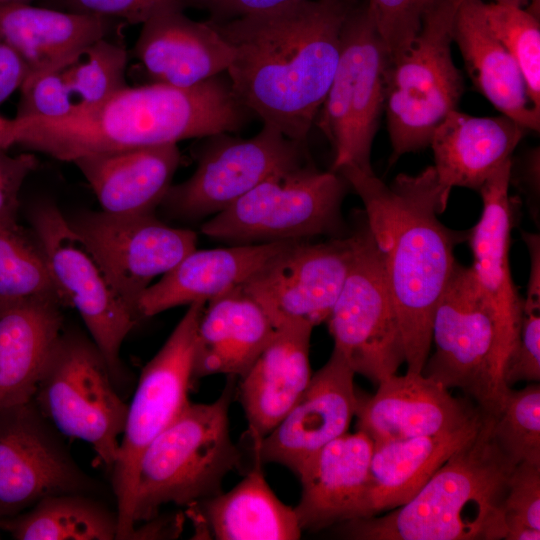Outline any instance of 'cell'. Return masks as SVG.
I'll list each match as a JSON object with an SVG mask.
<instances>
[{"label": "cell", "mask_w": 540, "mask_h": 540, "mask_svg": "<svg viewBox=\"0 0 540 540\" xmlns=\"http://www.w3.org/2000/svg\"><path fill=\"white\" fill-rule=\"evenodd\" d=\"M357 0H299L211 21L232 46L226 73L263 124L304 143L332 82L345 18Z\"/></svg>", "instance_id": "6da1fadb"}, {"label": "cell", "mask_w": 540, "mask_h": 540, "mask_svg": "<svg viewBox=\"0 0 540 540\" xmlns=\"http://www.w3.org/2000/svg\"><path fill=\"white\" fill-rule=\"evenodd\" d=\"M338 172L364 205L402 332L407 371L422 373L432 344L436 305L451 277L455 247L468 232L438 219L446 205L433 166L399 174L390 184L345 165Z\"/></svg>", "instance_id": "7a4b0ae2"}, {"label": "cell", "mask_w": 540, "mask_h": 540, "mask_svg": "<svg viewBox=\"0 0 540 540\" xmlns=\"http://www.w3.org/2000/svg\"><path fill=\"white\" fill-rule=\"evenodd\" d=\"M251 112L222 74L191 87L125 86L96 108L57 119H6L0 148L73 162L92 154L177 144L240 130Z\"/></svg>", "instance_id": "3957f363"}, {"label": "cell", "mask_w": 540, "mask_h": 540, "mask_svg": "<svg viewBox=\"0 0 540 540\" xmlns=\"http://www.w3.org/2000/svg\"><path fill=\"white\" fill-rule=\"evenodd\" d=\"M484 414L475 436L458 449L404 505L333 527L352 540H499L503 502L515 464Z\"/></svg>", "instance_id": "277c9868"}, {"label": "cell", "mask_w": 540, "mask_h": 540, "mask_svg": "<svg viewBox=\"0 0 540 540\" xmlns=\"http://www.w3.org/2000/svg\"><path fill=\"white\" fill-rule=\"evenodd\" d=\"M235 386V377L228 376L215 401L189 402L145 449L137 469L135 527L166 504L188 507L219 494L225 477L241 469L242 453L231 439L228 417Z\"/></svg>", "instance_id": "5b68a950"}, {"label": "cell", "mask_w": 540, "mask_h": 540, "mask_svg": "<svg viewBox=\"0 0 540 540\" xmlns=\"http://www.w3.org/2000/svg\"><path fill=\"white\" fill-rule=\"evenodd\" d=\"M517 335L471 268L456 263L434 311L435 351L422 374L462 390L482 413L495 417L510 390L503 372Z\"/></svg>", "instance_id": "8992f818"}, {"label": "cell", "mask_w": 540, "mask_h": 540, "mask_svg": "<svg viewBox=\"0 0 540 540\" xmlns=\"http://www.w3.org/2000/svg\"><path fill=\"white\" fill-rule=\"evenodd\" d=\"M461 0H433L414 38L388 56L385 104L392 158L426 148L435 128L456 109L464 85L452 58Z\"/></svg>", "instance_id": "52a82bcc"}, {"label": "cell", "mask_w": 540, "mask_h": 540, "mask_svg": "<svg viewBox=\"0 0 540 540\" xmlns=\"http://www.w3.org/2000/svg\"><path fill=\"white\" fill-rule=\"evenodd\" d=\"M32 400L58 432L90 444L98 460L112 470L128 404L90 336L63 330Z\"/></svg>", "instance_id": "ba28073f"}, {"label": "cell", "mask_w": 540, "mask_h": 540, "mask_svg": "<svg viewBox=\"0 0 540 540\" xmlns=\"http://www.w3.org/2000/svg\"><path fill=\"white\" fill-rule=\"evenodd\" d=\"M335 171L300 167L276 173L201 225L213 239L237 244L340 237L348 189Z\"/></svg>", "instance_id": "9c48e42d"}, {"label": "cell", "mask_w": 540, "mask_h": 540, "mask_svg": "<svg viewBox=\"0 0 540 540\" xmlns=\"http://www.w3.org/2000/svg\"><path fill=\"white\" fill-rule=\"evenodd\" d=\"M388 54L366 0L349 10L337 67L316 118L334 149L332 171L353 165L372 173V143L385 104Z\"/></svg>", "instance_id": "30bf717a"}, {"label": "cell", "mask_w": 540, "mask_h": 540, "mask_svg": "<svg viewBox=\"0 0 540 540\" xmlns=\"http://www.w3.org/2000/svg\"><path fill=\"white\" fill-rule=\"evenodd\" d=\"M205 302L188 305L165 343L143 367L127 407L112 490L119 520L118 540L131 539L140 458L149 444L183 411L192 384L196 331Z\"/></svg>", "instance_id": "8fae6325"}, {"label": "cell", "mask_w": 540, "mask_h": 540, "mask_svg": "<svg viewBox=\"0 0 540 540\" xmlns=\"http://www.w3.org/2000/svg\"><path fill=\"white\" fill-rule=\"evenodd\" d=\"M345 280L327 319L334 349L375 384L405 362L402 332L378 248L366 223L351 234Z\"/></svg>", "instance_id": "7c38bea8"}, {"label": "cell", "mask_w": 540, "mask_h": 540, "mask_svg": "<svg viewBox=\"0 0 540 540\" xmlns=\"http://www.w3.org/2000/svg\"><path fill=\"white\" fill-rule=\"evenodd\" d=\"M28 220L64 307L79 313L117 384L124 378L121 346L141 319L116 295L99 264L53 201L34 203Z\"/></svg>", "instance_id": "4fadbf2b"}, {"label": "cell", "mask_w": 540, "mask_h": 540, "mask_svg": "<svg viewBox=\"0 0 540 540\" xmlns=\"http://www.w3.org/2000/svg\"><path fill=\"white\" fill-rule=\"evenodd\" d=\"M187 180L171 185L160 203L176 220L196 221L213 216L236 202L268 177L303 164V143L263 124L249 139L213 136Z\"/></svg>", "instance_id": "5bb4252c"}, {"label": "cell", "mask_w": 540, "mask_h": 540, "mask_svg": "<svg viewBox=\"0 0 540 540\" xmlns=\"http://www.w3.org/2000/svg\"><path fill=\"white\" fill-rule=\"evenodd\" d=\"M67 217L121 301L140 319L141 295L158 275L197 248V234L170 226L154 214L115 216L83 210Z\"/></svg>", "instance_id": "9a60e30c"}, {"label": "cell", "mask_w": 540, "mask_h": 540, "mask_svg": "<svg viewBox=\"0 0 540 540\" xmlns=\"http://www.w3.org/2000/svg\"><path fill=\"white\" fill-rule=\"evenodd\" d=\"M33 400L0 410V519L61 493L99 496L101 486L73 459Z\"/></svg>", "instance_id": "2e32d148"}, {"label": "cell", "mask_w": 540, "mask_h": 540, "mask_svg": "<svg viewBox=\"0 0 540 540\" xmlns=\"http://www.w3.org/2000/svg\"><path fill=\"white\" fill-rule=\"evenodd\" d=\"M351 235L312 243H292L241 288L267 314L275 328L327 321L345 280Z\"/></svg>", "instance_id": "e0dca14e"}, {"label": "cell", "mask_w": 540, "mask_h": 540, "mask_svg": "<svg viewBox=\"0 0 540 540\" xmlns=\"http://www.w3.org/2000/svg\"><path fill=\"white\" fill-rule=\"evenodd\" d=\"M354 375L342 354L333 349L284 418L252 444L253 457L263 465L280 464L298 477L328 443L347 433L358 403Z\"/></svg>", "instance_id": "ac0fdd59"}, {"label": "cell", "mask_w": 540, "mask_h": 540, "mask_svg": "<svg viewBox=\"0 0 540 540\" xmlns=\"http://www.w3.org/2000/svg\"><path fill=\"white\" fill-rule=\"evenodd\" d=\"M127 51L99 39L52 67L30 74L20 87L15 119H57L90 111L127 86Z\"/></svg>", "instance_id": "d6986e66"}, {"label": "cell", "mask_w": 540, "mask_h": 540, "mask_svg": "<svg viewBox=\"0 0 540 540\" xmlns=\"http://www.w3.org/2000/svg\"><path fill=\"white\" fill-rule=\"evenodd\" d=\"M480 412L433 378L407 371L381 381L372 396L358 395L355 416L357 430L376 443L450 432Z\"/></svg>", "instance_id": "ffe728a7"}, {"label": "cell", "mask_w": 540, "mask_h": 540, "mask_svg": "<svg viewBox=\"0 0 540 540\" xmlns=\"http://www.w3.org/2000/svg\"><path fill=\"white\" fill-rule=\"evenodd\" d=\"M135 56L155 83L191 87L227 71L232 46L211 22H197L183 10L161 12L142 24Z\"/></svg>", "instance_id": "44dd1931"}, {"label": "cell", "mask_w": 540, "mask_h": 540, "mask_svg": "<svg viewBox=\"0 0 540 540\" xmlns=\"http://www.w3.org/2000/svg\"><path fill=\"white\" fill-rule=\"evenodd\" d=\"M313 326L296 322L275 329L271 340L240 377L239 399L251 444L258 443L284 418L306 389Z\"/></svg>", "instance_id": "7402d4cb"}, {"label": "cell", "mask_w": 540, "mask_h": 540, "mask_svg": "<svg viewBox=\"0 0 540 540\" xmlns=\"http://www.w3.org/2000/svg\"><path fill=\"white\" fill-rule=\"evenodd\" d=\"M296 240L197 248L151 284L139 299L141 318L168 309L218 298L242 286L270 260Z\"/></svg>", "instance_id": "603a6c76"}, {"label": "cell", "mask_w": 540, "mask_h": 540, "mask_svg": "<svg viewBox=\"0 0 540 540\" xmlns=\"http://www.w3.org/2000/svg\"><path fill=\"white\" fill-rule=\"evenodd\" d=\"M373 441L358 431L328 443L301 471V498L294 510L303 530L333 527L360 516Z\"/></svg>", "instance_id": "cb8c5ba5"}, {"label": "cell", "mask_w": 540, "mask_h": 540, "mask_svg": "<svg viewBox=\"0 0 540 540\" xmlns=\"http://www.w3.org/2000/svg\"><path fill=\"white\" fill-rule=\"evenodd\" d=\"M527 130L513 119L475 117L452 110L435 128L430 146L447 206L452 188L479 190L511 155Z\"/></svg>", "instance_id": "d4e9b609"}, {"label": "cell", "mask_w": 540, "mask_h": 540, "mask_svg": "<svg viewBox=\"0 0 540 540\" xmlns=\"http://www.w3.org/2000/svg\"><path fill=\"white\" fill-rule=\"evenodd\" d=\"M177 144L92 154L74 163L101 211L115 216L154 214L180 164Z\"/></svg>", "instance_id": "484cf974"}, {"label": "cell", "mask_w": 540, "mask_h": 540, "mask_svg": "<svg viewBox=\"0 0 540 540\" xmlns=\"http://www.w3.org/2000/svg\"><path fill=\"white\" fill-rule=\"evenodd\" d=\"M484 413L450 432L376 442L359 518L400 507L479 430ZM358 519V518H357Z\"/></svg>", "instance_id": "4316f807"}, {"label": "cell", "mask_w": 540, "mask_h": 540, "mask_svg": "<svg viewBox=\"0 0 540 540\" xmlns=\"http://www.w3.org/2000/svg\"><path fill=\"white\" fill-rule=\"evenodd\" d=\"M275 329L264 310L241 286L208 301L196 331L192 383L216 374L242 377Z\"/></svg>", "instance_id": "83f0119b"}, {"label": "cell", "mask_w": 540, "mask_h": 540, "mask_svg": "<svg viewBox=\"0 0 540 540\" xmlns=\"http://www.w3.org/2000/svg\"><path fill=\"white\" fill-rule=\"evenodd\" d=\"M62 307L47 298L0 303V410L32 400L64 330Z\"/></svg>", "instance_id": "f1b7e54d"}, {"label": "cell", "mask_w": 540, "mask_h": 540, "mask_svg": "<svg viewBox=\"0 0 540 540\" xmlns=\"http://www.w3.org/2000/svg\"><path fill=\"white\" fill-rule=\"evenodd\" d=\"M263 464L253 457L244 478L228 492L188 506L198 536L217 540H297L302 529L294 508L268 485Z\"/></svg>", "instance_id": "f546056e"}, {"label": "cell", "mask_w": 540, "mask_h": 540, "mask_svg": "<svg viewBox=\"0 0 540 540\" xmlns=\"http://www.w3.org/2000/svg\"><path fill=\"white\" fill-rule=\"evenodd\" d=\"M455 42L477 90L526 130L540 129V109L532 103L522 73L487 26L481 0H461L453 27Z\"/></svg>", "instance_id": "4dcf8cb0"}, {"label": "cell", "mask_w": 540, "mask_h": 540, "mask_svg": "<svg viewBox=\"0 0 540 540\" xmlns=\"http://www.w3.org/2000/svg\"><path fill=\"white\" fill-rule=\"evenodd\" d=\"M512 159L497 169L478 190L483 209L477 224L468 231L475 279L503 319L519 330L523 299L518 295L509 266L513 224L509 197Z\"/></svg>", "instance_id": "1f68e13d"}, {"label": "cell", "mask_w": 540, "mask_h": 540, "mask_svg": "<svg viewBox=\"0 0 540 540\" xmlns=\"http://www.w3.org/2000/svg\"><path fill=\"white\" fill-rule=\"evenodd\" d=\"M111 27L112 19L101 16L23 3L0 5V37L21 56L29 75L108 37Z\"/></svg>", "instance_id": "d6a6232c"}, {"label": "cell", "mask_w": 540, "mask_h": 540, "mask_svg": "<svg viewBox=\"0 0 540 540\" xmlns=\"http://www.w3.org/2000/svg\"><path fill=\"white\" fill-rule=\"evenodd\" d=\"M0 529L16 540H118L119 520L99 496L61 493L25 512L0 519Z\"/></svg>", "instance_id": "836d02e7"}, {"label": "cell", "mask_w": 540, "mask_h": 540, "mask_svg": "<svg viewBox=\"0 0 540 540\" xmlns=\"http://www.w3.org/2000/svg\"><path fill=\"white\" fill-rule=\"evenodd\" d=\"M29 298L53 299L64 307L32 232L18 223L0 224V303Z\"/></svg>", "instance_id": "e575fe53"}, {"label": "cell", "mask_w": 540, "mask_h": 540, "mask_svg": "<svg viewBox=\"0 0 540 540\" xmlns=\"http://www.w3.org/2000/svg\"><path fill=\"white\" fill-rule=\"evenodd\" d=\"M484 20L512 56L524 78L529 97L540 109V22L527 8L481 0Z\"/></svg>", "instance_id": "d590c367"}, {"label": "cell", "mask_w": 540, "mask_h": 540, "mask_svg": "<svg viewBox=\"0 0 540 540\" xmlns=\"http://www.w3.org/2000/svg\"><path fill=\"white\" fill-rule=\"evenodd\" d=\"M492 433L501 450L515 463L540 464V385L508 391L493 417Z\"/></svg>", "instance_id": "8d00e7d4"}, {"label": "cell", "mask_w": 540, "mask_h": 540, "mask_svg": "<svg viewBox=\"0 0 540 540\" xmlns=\"http://www.w3.org/2000/svg\"><path fill=\"white\" fill-rule=\"evenodd\" d=\"M505 540L540 539V464L514 468L503 502Z\"/></svg>", "instance_id": "74e56055"}, {"label": "cell", "mask_w": 540, "mask_h": 540, "mask_svg": "<svg viewBox=\"0 0 540 540\" xmlns=\"http://www.w3.org/2000/svg\"><path fill=\"white\" fill-rule=\"evenodd\" d=\"M433 0H366L388 56L405 47L418 32Z\"/></svg>", "instance_id": "f35d334b"}, {"label": "cell", "mask_w": 540, "mask_h": 540, "mask_svg": "<svg viewBox=\"0 0 540 540\" xmlns=\"http://www.w3.org/2000/svg\"><path fill=\"white\" fill-rule=\"evenodd\" d=\"M505 384L540 380V299L523 300L518 335L504 366Z\"/></svg>", "instance_id": "ab89813d"}, {"label": "cell", "mask_w": 540, "mask_h": 540, "mask_svg": "<svg viewBox=\"0 0 540 540\" xmlns=\"http://www.w3.org/2000/svg\"><path fill=\"white\" fill-rule=\"evenodd\" d=\"M185 3V0H45V7L143 24L161 12L183 10Z\"/></svg>", "instance_id": "60d3db41"}, {"label": "cell", "mask_w": 540, "mask_h": 540, "mask_svg": "<svg viewBox=\"0 0 540 540\" xmlns=\"http://www.w3.org/2000/svg\"><path fill=\"white\" fill-rule=\"evenodd\" d=\"M38 165L32 153L10 155L0 148V224L18 223L20 191L25 179Z\"/></svg>", "instance_id": "b9f144b4"}, {"label": "cell", "mask_w": 540, "mask_h": 540, "mask_svg": "<svg viewBox=\"0 0 540 540\" xmlns=\"http://www.w3.org/2000/svg\"><path fill=\"white\" fill-rule=\"evenodd\" d=\"M28 75L24 60L0 37V104L20 89Z\"/></svg>", "instance_id": "7bdbcfd3"}, {"label": "cell", "mask_w": 540, "mask_h": 540, "mask_svg": "<svg viewBox=\"0 0 540 540\" xmlns=\"http://www.w3.org/2000/svg\"><path fill=\"white\" fill-rule=\"evenodd\" d=\"M299 0H213L215 14L228 20L269 10Z\"/></svg>", "instance_id": "ee69618b"}, {"label": "cell", "mask_w": 540, "mask_h": 540, "mask_svg": "<svg viewBox=\"0 0 540 540\" xmlns=\"http://www.w3.org/2000/svg\"><path fill=\"white\" fill-rule=\"evenodd\" d=\"M492 2L517 6L521 8H527L530 5H536V0H492Z\"/></svg>", "instance_id": "f6af8a7d"}, {"label": "cell", "mask_w": 540, "mask_h": 540, "mask_svg": "<svg viewBox=\"0 0 540 540\" xmlns=\"http://www.w3.org/2000/svg\"><path fill=\"white\" fill-rule=\"evenodd\" d=\"M30 1L32 0H0V5L17 4V3L29 4Z\"/></svg>", "instance_id": "bcb514c9"}, {"label": "cell", "mask_w": 540, "mask_h": 540, "mask_svg": "<svg viewBox=\"0 0 540 540\" xmlns=\"http://www.w3.org/2000/svg\"><path fill=\"white\" fill-rule=\"evenodd\" d=\"M5 121H6V118L0 116V129L3 127Z\"/></svg>", "instance_id": "7dc6e473"}]
</instances>
